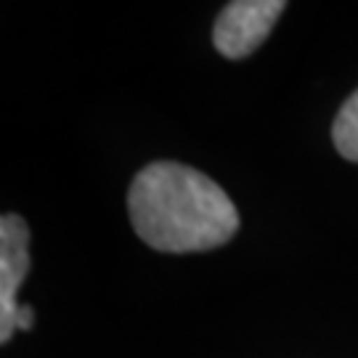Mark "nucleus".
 Returning <instances> with one entry per match:
<instances>
[{"instance_id": "f257e3e1", "label": "nucleus", "mask_w": 358, "mask_h": 358, "mask_svg": "<svg viewBox=\"0 0 358 358\" xmlns=\"http://www.w3.org/2000/svg\"><path fill=\"white\" fill-rule=\"evenodd\" d=\"M133 231L159 252H205L226 244L239 229L229 194L196 167L152 162L128 192Z\"/></svg>"}, {"instance_id": "f03ea898", "label": "nucleus", "mask_w": 358, "mask_h": 358, "mask_svg": "<svg viewBox=\"0 0 358 358\" xmlns=\"http://www.w3.org/2000/svg\"><path fill=\"white\" fill-rule=\"evenodd\" d=\"M287 8L282 0H234L229 3L215 22L213 43L226 59H247L255 53L276 19Z\"/></svg>"}, {"instance_id": "7ed1b4c3", "label": "nucleus", "mask_w": 358, "mask_h": 358, "mask_svg": "<svg viewBox=\"0 0 358 358\" xmlns=\"http://www.w3.org/2000/svg\"><path fill=\"white\" fill-rule=\"evenodd\" d=\"M29 273V229L19 215L0 217V343L6 345L16 332V292Z\"/></svg>"}, {"instance_id": "20e7f679", "label": "nucleus", "mask_w": 358, "mask_h": 358, "mask_svg": "<svg viewBox=\"0 0 358 358\" xmlns=\"http://www.w3.org/2000/svg\"><path fill=\"white\" fill-rule=\"evenodd\" d=\"M334 149L350 162H358V90L348 96L332 125Z\"/></svg>"}, {"instance_id": "39448f33", "label": "nucleus", "mask_w": 358, "mask_h": 358, "mask_svg": "<svg viewBox=\"0 0 358 358\" xmlns=\"http://www.w3.org/2000/svg\"><path fill=\"white\" fill-rule=\"evenodd\" d=\"M32 324H35L32 306H22V308H19V313H16V329H24V332H29V329H32Z\"/></svg>"}]
</instances>
